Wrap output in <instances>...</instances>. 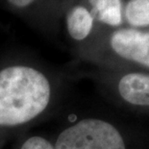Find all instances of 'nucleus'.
Returning a JSON list of instances; mask_svg holds the SVG:
<instances>
[{"label": "nucleus", "mask_w": 149, "mask_h": 149, "mask_svg": "<svg viewBox=\"0 0 149 149\" xmlns=\"http://www.w3.org/2000/svg\"><path fill=\"white\" fill-rule=\"evenodd\" d=\"M66 30L72 40L82 42L90 36L93 28V14L82 6H76L68 13Z\"/></svg>", "instance_id": "5"}, {"label": "nucleus", "mask_w": 149, "mask_h": 149, "mask_svg": "<svg viewBox=\"0 0 149 149\" xmlns=\"http://www.w3.org/2000/svg\"><path fill=\"white\" fill-rule=\"evenodd\" d=\"M97 18L110 26H118L122 22L121 0H91Z\"/></svg>", "instance_id": "6"}, {"label": "nucleus", "mask_w": 149, "mask_h": 149, "mask_svg": "<svg viewBox=\"0 0 149 149\" xmlns=\"http://www.w3.org/2000/svg\"><path fill=\"white\" fill-rule=\"evenodd\" d=\"M116 91L123 101L134 106H149V75L127 73L120 77Z\"/></svg>", "instance_id": "4"}, {"label": "nucleus", "mask_w": 149, "mask_h": 149, "mask_svg": "<svg viewBox=\"0 0 149 149\" xmlns=\"http://www.w3.org/2000/svg\"><path fill=\"white\" fill-rule=\"evenodd\" d=\"M51 141L55 149H127L119 130L96 117L69 123L60 129Z\"/></svg>", "instance_id": "2"}, {"label": "nucleus", "mask_w": 149, "mask_h": 149, "mask_svg": "<svg viewBox=\"0 0 149 149\" xmlns=\"http://www.w3.org/2000/svg\"><path fill=\"white\" fill-rule=\"evenodd\" d=\"M3 142H4V141H3V139H0V145H1V144L3 143Z\"/></svg>", "instance_id": "10"}, {"label": "nucleus", "mask_w": 149, "mask_h": 149, "mask_svg": "<svg viewBox=\"0 0 149 149\" xmlns=\"http://www.w3.org/2000/svg\"><path fill=\"white\" fill-rule=\"evenodd\" d=\"M14 149H55L50 139L42 135H31L21 139Z\"/></svg>", "instance_id": "8"}, {"label": "nucleus", "mask_w": 149, "mask_h": 149, "mask_svg": "<svg viewBox=\"0 0 149 149\" xmlns=\"http://www.w3.org/2000/svg\"><path fill=\"white\" fill-rule=\"evenodd\" d=\"M61 75L29 62L0 66V139L48 116L61 103Z\"/></svg>", "instance_id": "1"}, {"label": "nucleus", "mask_w": 149, "mask_h": 149, "mask_svg": "<svg viewBox=\"0 0 149 149\" xmlns=\"http://www.w3.org/2000/svg\"><path fill=\"white\" fill-rule=\"evenodd\" d=\"M125 17L133 26L149 25V0H131L126 6Z\"/></svg>", "instance_id": "7"}, {"label": "nucleus", "mask_w": 149, "mask_h": 149, "mask_svg": "<svg viewBox=\"0 0 149 149\" xmlns=\"http://www.w3.org/2000/svg\"><path fill=\"white\" fill-rule=\"evenodd\" d=\"M110 46L117 56L149 68V33L117 30L111 36Z\"/></svg>", "instance_id": "3"}, {"label": "nucleus", "mask_w": 149, "mask_h": 149, "mask_svg": "<svg viewBox=\"0 0 149 149\" xmlns=\"http://www.w3.org/2000/svg\"><path fill=\"white\" fill-rule=\"evenodd\" d=\"M12 7L15 9H27L28 7L32 6L35 1L37 0H7Z\"/></svg>", "instance_id": "9"}]
</instances>
